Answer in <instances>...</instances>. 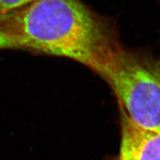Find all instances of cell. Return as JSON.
<instances>
[{
    "label": "cell",
    "mask_w": 160,
    "mask_h": 160,
    "mask_svg": "<svg viewBox=\"0 0 160 160\" xmlns=\"http://www.w3.org/2000/svg\"><path fill=\"white\" fill-rule=\"evenodd\" d=\"M0 30L19 49L68 58L99 76L121 45L107 22L81 0H34L0 11Z\"/></svg>",
    "instance_id": "obj_1"
},
{
    "label": "cell",
    "mask_w": 160,
    "mask_h": 160,
    "mask_svg": "<svg viewBox=\"0 0 160 160\" xmlns=\"http://www.w3.org/2000/svg\"><path fill=\"white\" fill-rule=\"evenodd\" d=\"M99 77L136 125L160 133V59L120 45Z\"/></svg>",
    "instance_id": "obj_2"
},
{
    "label": "cell",
    "mask_w": 160,
    "mask_h": 160,
    "mask_svg": "<svg viewBox=\"0 0 160 160\" xmlns=\"http://www.w3.org/2000/svg\"><path fill=\"white\" fill-rule=\"evenodd\" d=\"M119 154L117 160H160V133L133 122L122 108Z\"/></svg>",
    "instance_id": "obj_3"
},
{
    "label": "cell",
    "mask_w": 160,
    "mask_h": 160,
    "mask_svg": "<svg viewBox=\"0 0 160 160\" xmlns=\"http://www.w3.org/2000/svg\"><path fill=\"white\" fill-rule=\"evenodd\" d=\"M34 0H0V11L8 12L22 8Z\"/></svg>",
    "instance_id": "obj_4"
},
{
    "label": "cell",
    "mask_w": 160,
    "mask_h": 160,
    "mask_svg": "<svg viewBox=\"0 0 160 160\" xmlns=\"http://www.w3.org/2000/svg\"><path fill=\"white\" fill-rule=\"evenodd\" d=\"M19 49L15 40L0 30V49Z\"/></svg>",
    "instance_id": "obj_5"
}]
</instances>
